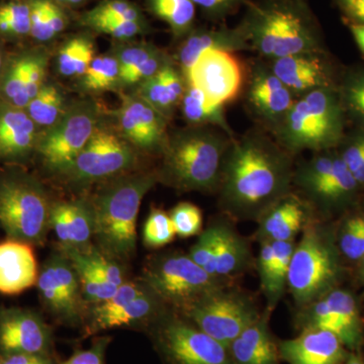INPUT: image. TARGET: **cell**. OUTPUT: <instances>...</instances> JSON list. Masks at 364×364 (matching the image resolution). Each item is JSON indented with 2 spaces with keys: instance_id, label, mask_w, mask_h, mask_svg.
<instances>
[{
  "instance_id": "obj_1",
  "label": "cell",
  "mask_w": 364,
  "mask_h": 364,
  "mask_svg": "<svg viewBox=\"0 0 364 364\" xmlns=\"http://www.w3.org/2000/svg\"><path fill=\"white\" fill-rule=\"evenodd\" d=\"M294 173L291 153L264 134L233 138L223 163L220 207L237 221L258 222L291 193Z\"/></svg>"
},
{
  "instance_id": "obj_2",
  "label": "cell",
  "mask_w": 364,
  "mask_h": 364,
  "mask_svg": "<svg viewBox=\"0 0 364 364\" xmlns=\"http://www.w3.org/2000/svg\"><path fill=\"white\" fill-rule=\"evenodd\" d=\"M239 28L250 48L267 58L322 51L320 32L305 0H262L247 4Z\"/></svg>"
},
{
  "instance_id": "obj_3",
  "label": "cell",
  "mask_w": 364,
  "mask_h": 364,
  "mask_svg": "<svg viewBox=\"0 0 364 364\" xmlns=\"http://www.w3.org/2000/svg\"><path fill=\"white\" fill-rule=\"evenodd\" d=\"M157 174L139 173L111 182L91 202L97 247L119 263L130 260L136 249V218L144 196Z\"/></svg>"
},
{
  "instance_id": "obj_4",
  "label": "cell",
  "mask_w": 364,
  "mask_h": 364,
  "mask_svg": "<svg viewBox=\"0 0 364 364\" xmlns=\"http://www.w3.org/2000/svg\"><path fill=\"white\" fill-rule=\"evenodd\" d=\"M232 140L219 129H191L176 134L165 144L158 178L177 191L215 193Z\"/></svg>"
},
{
  "instance_id": "obj_5",
  "label": "cell",
  "mask_w": 364,
  "mask_h": 364,
  "mask_svg": "<svg viewBox=\"0 0 364 364\" xmlns=\"http://www.w3.org/2000/svg\"><path fill=\"white\" fill-rule=\"evenodd\" d=\"M275 133L279 145L291 154L331 150L343 139V102L332 86L309 91L294 100Z\"/></svg>"
},
{
  "instance_id": "obj_6",
  "label": "cell",
  "mask_w": 364,
  "mask_h": 364,
  "mask_svg": "<svg viewBox=\"0 0 364 364\" xmlns=\"http://www.w3.org/2000/svg\"><path fill=\"white\" fill-rule=\"evenodd\" d=\"M336 237L314 218L301 231L294 248L287 289L298 308L309 305L337 287L341 277Z\"/></svg>"
},
{
  "instance_id": "obj_7",
  "label": "cell",
  "mask_w": 364,
  "mask_h": 364,
  "mask_svg": "<svg viewBox=\"0 0 364 364\" xmlns=\"http://www.w3.org/2000/svg\"><path fill=\"white\" fill-rule=\"evenodd\" d=\"M51 205L36 177L18 167L0 171V228L7 239L43 245L50 230Z\"/></svg>"
},
{
  "instance_id": "obj_8",
  "label": "cell",
  "mask_w": 364,
  "mask_h": 364,
  "mask_svg": "<svg viewBox=\"0 0 364 364\" xmlns=\"http://www.w3.org/2000/svg\"><path fill=\"white\" fill-rule=\"evenodd\" d=\"M141 282L173 312L183 315L210 294L234 284L198 267L188 254L169 252L153 256Z\"/></svg>"
},
{
  "instance_id": "obj_9",
  "label": "cell",
  "mask_w": 364,
  "mask_h": 364,
  "mask_svg": "<svg viewBox=\"0 0 364 364\" xmlns=\"http://www.w3.org/2000/svg\"><path fill=\"white\" fill-rule=\"evenodd\" d=\"M146 332L164 364H236L228 347L173 311Z\"/></svg>"
},
{
  "instance_id": "obj_10",
  "label": "cell",
  "mask_w": 364,
  "mask_h": 364,
  "mask_svg": "<svg viewBox=\"0 0 364 364\" xmlns=\"http://www.w3.org/2000/svg\"><path fill=\"white\" fill-rule=\"evenodd\" d=\"M261 315L251 294L231 284L210 294L182 316L208 336L229 347Z\"/></svg>"
},
{
  "instance_id": "obj_11",
  "label": "cell",
  "mask_w": 364,
  "mask_h": 364,
  "mask_svg": "<svg viewBox=\"0 0 364 364\" xmlns=\"http://www.w3.org/2000/svg\"><path fill=\"white\" fill-rule=\"evenodd\" d=\"M97 112L90 104L66 112L37 143V150L48 168L65 172L97 129Z\"/></svg>"
},
{
  "instance_id": "obj_12",
  "label": "cell",
  "mask_w": 364,
  "mask_h": 364,
  "mask_svg": "<svg viewBox=\"0 0 364 364\" xmlns=\"http://www.w3.org/2000/svg\"><path fill=\"white\" fill-rule=\"evenodd\" d=\"M188 85L203 93L214 107H224L240 95L244 82L243 64L228 50L208 49L186 74Z\"/></svg>"
},
{
  "instance_id": "obj_13",
  "label": "cell",
  "mask_w": 364,
  "mask_h": 364,
  "mask_svg": "<svg viewBox=\"0 0 364 364\" xmlns=\"http://www.w3.org/2000/svg\"><path fill=\"white\" fill-rule=\"evenodd\" d=\"M135 161V152L128 144L112 132L97 130L64 173L76 183H90L123 173Z\"/></svg>"
},
{
  "instance_id": "obj_14",
  "label": "cell",
  "mask_w": 364,
  "mask_h": 364,
  "mask_svg": "<svg viewBox=\"0 0 364 364\" xmlns=\"http://www.w3.org/2000/svg\"><path fill=\"white\" fill-rule=\"evenodd\" d=\"M55 355L54 331L37 311L0 306V355Z\"/></svg>"
},
{
  "instance_id": "obj_15",
  "label": "cell",
  "mask_w": 364,
  "mask_h": 364,
  "mask_svg": "<svg viewBox=\"0 0 364 364\" xmlns=\"http://www.w3.org/2000/svg\"><path fill=\"white\" fill-rule=\"evenodd\" d=\"M279 351L287 364H342L350 356L336 335L321 329L301 330L294 338L280 341Z\"/></svg>"
},
{
  "instance_id": "obj_16",
  "label": "cell",
  "mask_w": 364,
  "mask_h": 364,
  "mask_svg": "<svg viewBox=\"0 0 364 364\" xmlns=\"http://www.w3.org/2000/svg\"><path fill=\"white\" fill-rule=\"evenodd\" d=\"M119 121L126 138L143 150L164 149L167 142L164 116L142 98H127Z\"/></svg>"
},
{
  "instance_id": "obj_17",
  "label": "cell",
  "mask_w": 364,
  "mask_h": 364,
  "mask_svg": "<svg viewBox=\"0 0 364 364\" xmlns=\"http://www.w3.org/2000/svg\"><path fill=\"white\" fill-rule=\"evenodd\" d=\"M313 219L311 205L304 198L289 193L257 222L254 239L259 244L296 240L299 232Z\"/></svg>"
},
{
  "instance_id": "obj_18",
  "label": "cell",
  "mask_w": 364,
  "mask_h": 364,
  "mask_svg": "<svg viewBox=\"0 0 364 364\" xmlns=\"http://www.w3.org/2000/svg\"><path fill=\"white\" fill-rule=\"evenodd\" d=\"M247 97L254 114L274 129L282 123L294 102L293 92L272 69L267 70L262 67L254 70Z\"/></svg>"
},
{
  "instance_id": "obj_19",
  "label": "cell",
  "mask_w": 364,
  "mask_h": 364,
  "mask_svg": "<svg viewBox=\"0 0 364 364\" xmlns=\"http://www.w3.org/2000/svg\"><path fill=\"white\" fill-rule=\"evenodd\" d=\"M39 270L33 246L11 239L0 243V294L16 296L36 286Z\"/></svg>"
},
{
  "instance_id": "obj_20",
  "label": "cell",
  "mask_w": 364,
  "mask_h": 364,
  "mask_svg": "<svg viewBox=\"0 0 364 364\" xmlns=\"http://www.w3.org/2000/svg\"><path fill=\"white\" fill-rule=\"evenodd\" d=\"M37 145L36 124L25 109L0 102V160L26 159Z\"/></svg>"
},
{
  "instance_id": "obj_21",
  "label": "cell",
  "mask_w": 364,
  "mask_h": 364,
  "mask_svg": "<svg viewBox=\"0 0 364 364\" xmlns=\"http://www.w3.org/2000/svg\"><path fill=\"white\" fill-rule=\"evenodd\" d=\"M168 311L169 309L161 299L149 289L147 293L134 299L122 310L107 317L86 323L85 337L119 328L147 331L151 325L154 324L158 318Z\"/></svg>"
},
{
  "instance_id": "obj_22",
  "label": "cell",
  "mask_w": 364,
  "mask_h": 364,
  "mask_svg": "<svg viewBox=\"0 0 364 364\" xmlns=\"http://www.w3.org/2000/svg\"><path fill=\"white\" fill-rule=\"evenodd\" d=\"M272 313L265 310L261 317L229 345L236 364H280L279 343L269 329Z\"/></svg>"
},
{
  "instance_id": "obj_23",
  "label": "cell",
  "mask_w": 364,
  "mask_h": 364,
  "mask_svg": "<svg viewBox=\"0 0 364 364\" xmlns=\"http://www.w3.org/2000/svg\"><path fill=\"white\" fill-rule=\"evenodd\" d=\"M272 71L293 93H306L332 86L329 73L317 54L273 59Z\"/></svg>"
},
{
  "instance_id": "obj_24",
  "label": "cell",
  "mask_w": 364,
  "mask_h": 364,
  "mask_svg": "<svg viewBox=\"0 0 364 364\" xmlns=\"http://www.w3.org/2000/svg\"><path fill=\"white\" fill-rule=\"evenodd\" d=\"M358 188L359 184L353 174L340 154H337L330 176L322 183L303 193L305 196L304 200L313 210L325 213L350 203L358 193Z\"/></svg>"
},
{
  "instance_id": "obj_25",
  "label": "cell",
  "mask_w": 364,
  "mask_h": 364,
  "mask_svg": "<svg viewBox=\"0 0 364 364\" xmlns=\"http://www.w3.org/2000/svg\"><path fill=\"white\" fill-rule=\"evenodd\" d=\"M219 239L214 260L215 277L234 280L247 272L253 257L250 243L229 222L219 221Z\"/></svg>"
},
{
  "instance_id": "obj_26",
  "label": "cell",
  "mask_w": 364,
  "mask_h": 364,
  "mask_svg": "<svg viewBox=\"0 0 364 364\" xmlns=\"http://www.w3.org/2000/svg\"><path fill=\"white\" fill-rule=\"evenodd\" d=\"M213 48L237 52L250 47L238 26L235 28L193 31L188 33L179 50V62L184 76L195 65L202 53Z\"/></svg>"
},
{
  "instance_id": "obj_27",
  "label": "cell",
  "mask_w": 364,
  "mask_h": 364,
  "mask_svg": "<svg viewBox=\"0 0 364 364\" xmlns=\"http://www.w3.org/2000/svg\"><path fill=\"white\" fill-rule=\"evenodd\" d=\"M323 298L338 322L342 343L350 350H358L363 343V324L353 294L346 289L335 287Z\"/></svg>"
},
{
  "instance_id": "obj_28",
  "label": "cell",
  "mask_w": 364,
  "mask_h": 364,
  "mask_svg": "<svg viewBox=\"0 0 364 364\" xmlns=\"http://www.w3.org/2000/svg\"><path fill=\"white\" fill-rule=\"evenodd\" d=\"M181 102L182 112L189 123L203 126L210 124L234 138L233 131L228 124L223 107H214L208 104L200 90L188 85Z\"/></svg>"
},
{
  "instance_id": "obj_29",
  "label": "cell",
  "mask_w": 364,
  "mask_h": 364,
  "mask_svg": "<svg viewBox=\"0 0 364 364\" xmlns=\"http://www.w3.org/2000/svg\"><path fill=\"white\" fill-rule=\"evenodd\" d=\"M273 247V264L272 275L267 289L263 291L267 299V309L269 313L279 306L287 289V277H289V265L296 242H272Z\"/></svg>"
},
{
  "instance_id": "obj_30",
  "label": "cell",
  "mask_w": 364,
  "mask_h": 364,
  "mask_svg": "<svg viewBox=\"0 0 364 364\" xmlns=\"http://www.w3.org/2000/svg\"><path fill=\"white\" fill-rule=\"evenodd\" d=\"M58 249L69 258L77 272L81 291H82L83 299H85L86 305H100L114 296L119 287L109 284L97 277L86 265L77 251L74 249Z\"/></svg>"
},
{
  "instance_id": "obj_31",
  "label": "cell",
  "mask_w": 364,
  "mask_h": 364,
  "mask_svg": "<svg viewBox=\"0 0 364 364\" xmlns=\"http://www.w3.org/2000/svg\"><path fill=\"white\" fill-rule=\"evenodd\" d=\"M151 11L165 21L176 37L191 33L196 18L193 0H147Z\"/></svg>"
},
{
  "instance_id": "obj_32",
  "label": "cell",
  "mask_w": 364,
  "mask_h": 364,
  "mask_svg": "<svg viewBox=\"0 0 364 364\" xmlns=\"http://www.w3.org/2000/svg\"><path fill=\"white\" fill-rule=\"evenodd\" d=\"M65 208L69 246L62 249H83L91 245L95 236V217L91 203L83 200L65 202Z\"/></svg>"
},
{
  "instance_id": "obj_33",
  "label": "cell",
  "mask_w": 364,
  "mask_h": 364,
  "mask_svg": "<svg viewBox=\"0 0 364 364\" xmlns=\"http://www.w3.org/2000/svg\"><path fill=\"white\" fill-rule=\"evenodd\" d=\"M95 59V46L87 37L69 40L59 52V70L65 76L85 75Z\"/></svg>"
},
{
  "instance_id": "obj_34",
  "label": "cell",
  "mask_w": 364,
  "mask_h": 364,
  "mask_svg": "<svg viewBox=\"0 0 364 364\" xmlns=\"http://www.w3.org/2000/svg\"><path fill=\"white\" fill-rule=\"evenodd\" d=\"M26 111L36 124L54 126L63 114V97L55 86L44 85Z\"/></svg>"
},
{
  "instance_id": "obj_35",
  "label": "cell",
  "mask_w": 364,
  "mask_h": 364,
  "mask_svg": "<svg viewBox=\"0 0 364 364\" xmlns=\"http://www.w3.org/2000/svg\"><path fill=\"white\" fill-rule=\"evenodd\" d=\"M28 55L18 57L7 65L0 78V95L2 102L26 109L25 92Z\"/></svg>"
},
{
  "instance_id": "obj_36",
  "label": "cell",
  "mask_w": 364,
  "mask_h": 364,
  "mask_svg": "<svg viewBox=\"0 0 364 364\" xmlns=\"http://www.w3.org/2000/svg\"><path fill=\"white\" fill-rule=\"evenodd\" d=\"M74 250L77 251L86 265L105 282L117 287L122 286L127 282L126 272L121 263L105 255L93 244L86 248Z\"/></svg>"
},
{
  "instance_id": "obj_37",
  "label": "cell",
  "mask_w": 364,
  "mask_h": 364,
  "mask_svg": "<svg viewBox=\"0 0 364 364\" xmlns=\"http://www.w3.org/2000/svg\"><path fill=\"white\" fill-rule=\"evenodd\" d=\"M339 252L346 259L359 262L364 256V214L352 215L345 220L336 236Z\"/></svg>"
},
{
  "instance_id": "obj_38",
  "label": "cell",
  "mask_w": 364,
  "mask_h": 364,
  "mask_svg": "<svg viewBox=\"0 0 364 364\" xmlns=\"http://www.w3.org/2000/svg\"><path fill=\"white\" fill-rule=\"evenodd\" d=\"M176 236L168 213L162 208H152L143 228L144 245L152 249L164 247L171 243Z\"/></svg>"
},
{
  "instance_id": "obj_39",
  "label": "cell",
  "mask_w": 364,
  "mask_h": 364,
  "mask_svg": "<svg viewBox=\"0 0 364 364\" xmlns=\"http://www.w3.org/2000/svg\"><path fill=\"white\" fill-rule=\"evenodd\" d=\"M148 291H149V289L146 287L144 282H129V280H127L124 284L117 287L116 293H114L112 298L105 301V303L100 304V305L93 306V308L88 312L86 323L107 317V316L111 315V314L122 310L124 306L129 305L131 301H133L134 299L143 296Z\"/></svg>"
},
{
  "instance_id": "obj_40",
  "label": "cell",
  "mask_w": 364,
  "mask_h": 364,
  "mask_svg": "<svg viewBox=\"0 0 364 364\" xmlns=\"http://www.w3.org/2000/svg\"><path fill=\"white\" fill-rule=\"evenodd\" d=\"M83 85L86 90H105L112 87L119 79V61L111 56H100L93 59L85 72Z\"/></svg>"
},
{
  "instance_id": "obj_41",
  "label": "cell",
  "mask_w": 364,
  "mask_h": 364,
  "mask_svg": "<svg viewBox=\"0 0 364 364\" xmlns=\"http://www.w3.org/2000/svg\"><path fill=\"white\" fill-rule=\"evenodd\" d=\"M219 239V223L203 230L195 245L189 249L188 256L198 267L203 268L210 275H214V260Z\"/></svg>"
},
{
  "instance_id": "obj_42",
  "label": "cell",
  "mask_w": 364,
  "mask_h": 364,
  "mask_svg": "<svg viewBox=\"0 0 364 364\" xmlns=\"http://www.w3.org/2000/svg\"><path fill=\"white\" fill-rule=\"evenodd\" d=\"M170 219L176 230V236L191 238L203 231V213L193 203H178L169 213Z\"/></svg>"
},
{
  "instance_id": "obj_43",
  "label": "cell",
  "mask_w": 364,
  "mask_h": 364,
  "mask_svg": "<svg viewBox=\"0 0 364 364\" xmlns=\"http://www.w3.org/2000/svg\"><path fill=\"white\" fill-rule=\"evenodd\" d=\"M139 92H140L139 97L142 98L164 117L171 112L174 105H176L163 81L160 71L156 75L144 80Z\"/></svg>"
},
{
  "instance_id": "obj_44",
  "label": "cell",
  "mask_w": 364,
  "mask_h": 364,
  "mask_svg": "<svg viewBox=\"0 0 364 364\" xmlns=\"http://www.w3.org/2000/svg\"><path fill=\"white\" fill-rule=\"evenodd\" d=\"M112 18L132 21H145L140 11L124 0H107L86 14L85 21Z\"/></svg>"
},
{
  "instance_id": "obj_45",
  "label": "cell",
  "mask_w": 364,
  "mask_h": 364,
  "mask_svg": "<svg viewBox=\"0 0 364 364\" xmlns=\"http://www.w3.org/2000/svg\"><path fill=\"white\" fill-rule=\"evenodd\" d=\"M85 23L98 32L107 33L112 38L121 40L130 39L145 30V21L102 18V20L86 21Z\"/></svg>"
},
{
  "instance_id": "obj_46",
  "label": "cell",
  "mask_w": 364,
  "mask_h": 364,
  "mask_svg": "<svg viewBox=\"0 0 364 364\" xmlns=\"http://www.w3.org/2000/svg\"><path fill=\"white\" fill-rule=\"evenodd\" d=\"M0 18H4L11 28V36L31 33V6L26 2L11 1L0 6Z\"/></svg>"
},
{
  "instance_id": "obj_47",
  "label": "cell",
  "mask_w": 364,
  "mask_h": 364,
  "mask_svg": "<svg viewBox=\"0 0 364 364\" xmlns=\"http://www.w3.org/2000/svg\"><path fill=\"white\" fill-rule=\"evenodd\" d=\"M31 35L33 39L46 42L55 37L50 25L49 0H31Z\"/></svg>"
},
{
  "instance_id": "obj_48",
  "label": "cell",
  "mask_w": 364,
  "mask_h": 364,
  "mask_svg": "<svg viewBox=\"0 0 364 364\" xmlns=\"http://www.w3.org/2000/svg\"><path fill=\"white\" fill-rule=\"evenodd\" d=\"M45 72V59L40 55H28L25 92H23L26 107L44 85Z\"/></svg>"
},
{
  "instance_id": "obj_49",
  "label": "cell",
  "mask_w": 364,
  "mask_h": 364,
  "mask_svg": "<svg viewBox=\"0 0 364 364\" xmlns=\"http://www.w3.org/2000/svg\"><path fill=\"white\" fill-rule=\"evenodd\" d=\"M359 186H364V135L356 136L340 154Z\"/></svg>"
},
{
  "instance_id": "obj_50",
  "label": "cell",
  "mask_w": 364,
  "mask_h": 364,
  "mask_svg": "<svg viewBox=\"0 0 364 364\" xmlns=\"http://www.w3.org/2000/svg\"><path fill=\"white\" fill-rule=\"evenodd\" d=\"M111 337L102 336L93 340L88 349L77 350L58 364H105V351L111 342Z\"/></svg>"
},
{
  "instance_id": "obj_51",
  "label": "cell",
  "mask_w": 364,
  "mask_h": 364,
  "mask_svg": "<svg viewBox=\"0 0 364 364\" xmlns=\"http://www.w3.org/2000/svg\"><path fill=\"white\" fill-rule=\"evenodd\" d=\"M155 51L153 48L147 46H135V47L127 48L119 55V80L124 81L128 77L131 72L135 70L136 67L144 63L146 60L149 59Z\"/></svg>"
},
{
  "instance_id": "obj_52",
  "label": "cell",
  "mask_w": 364,
  "mask_h": 364,
  "mask_svg": "<svg viewBox=\"0 0 364 364\" xmlns=\"http://www.w3.org/2000/svg\"><path fill=\"white\" fill-rule=\"evenodd\" d=\"M193 1L196 6L202 7L208 16L221 18L229 16L243 4H247L249 0H193Z\"/></svg>"
},
{
  "instance_id": "obj_53",
  "label": "cell",
  "mask_w": 364,
  "mask_h": 364,
  "mask_svg": "<svg viewBox=\"0 0 364 364\" xmlns=\"http://www.w3.org/2000/svg\"><path fill=\"white\" fill-rule=\"evenodd\" d=\"M167 64H164L161 55L157 51L146 60L140 66L136 67L135 70L129 74L128 77L123 81L126 85H134V83L140 82L146 79L156 75L158 72L161 71Z\"/></svg>"
},
{
  "instance_id": "obj_54",
  "label": "cell",
  "mask_w": 364,
  "mask_h": 364,
  "mask_svg": "<svg viewBox=\"0 0 364 364\" xmlns=\"http://www.w3.org/2000/svg\"><path fill=\"white\" fill-rule=\"evenodd\" d=\"M55 355L45 354H9L0 355V364H58Z\"/></svg>"
},
{
  "instance_id": "obj_55",
  "label": "cell",
  "mask_w": 364,
  "mask_h": 364,
  "mask_svg": "<svg viewBox=\"0 0 364 364\" xmlns=\"http://www.w3.org/2000/svg\"><path fill=\"white\" fill-rule=\"evenodd\" d=\"M343 97V105H346L356 117L364 121V92L345 87Z\"/></svg>"
},
{
  "instance_id": "obj_56",
  "label": "cell",
  "mask_w": 364,
  "mask_h": 364,
  "mask_svg": "<svg viewBox=\"0 0 364 364\" xmlns=\"http://www.w3.org/2000/svg\"><path fill=\"white\" fill-rule=\"evenodd\" d=\"M48 11H49L50 25H51L53 33L56 36L63 32L67 21L65 14L62 11V9L56 6L52 0H49Z\"/></svg>"
},
{
  "instance_id": "obj_57",
  "label": "cell",
  "mask_w": 364,
  "mask_h": 364,
  "mask_svg": "<svg viewBox=\"0 0 364 364\" xmlns=\"http://www.w3.org/2000/svg\"><path fill=\"white\" fill-rule=\"evenodd\" d=\"M345 16L351 23H364V0H356Z\"/></svg>"
},
{
  "instance_id": "obj_58",
  "label": "cell",
  "mask_w": 364,
  "mask_h": 364,
  "mask_svg": "<svg viewBox=\"0 0 364 364\" xmlns=\"http://www.w3.org/2000/svg\"><path fill=\"white\" fill-rule=\"evenodd\" d=\"M350 31L359 49L364 54V23H350Z\"/></svg>"
},
{
  "instance_id": "obj_59",
  "label": "cell",
  "mask_w": 364,
  "mask_h": 364,
  "mask_svg": "<svg viewBox=\"0 0 364 364\" xmlns=\"http://www.w3.org/2000/svg\"><path fill=\"white\" fill-rule=\"evenodd\" d=\"M356 0H337L340 9H341V11H343L344 14H347V11L351 9V6H353L354 2Z\"/></svg>"
},
{
  "instance_id": "obj_60",
  "label": "cell",
  "mask_w": 364,
  "mask_h": 364,
  "mask_svg": "<svg viewBox=\"0 0 364 364\" xmlns=\"http://www.w3.org/2000/svg\"><path fill=\"white\" fill-rule=\"evenodd\" d=\"M342 364H364V360L359 354H350L348 359Z\"/></svg>"
},
{
  "instance_id": "obj_61",
  "label": "cell",
  "mask_w": 364,
  "mask_h": 364,
  "mask_svg": "<svg viewBox=\"0 0 364 364\" xmlns=\"http://www.w3.org/2000/svg\"><path fill=\"white\" fill-rule=\"evenodd\" d=\"M358 279L360 280L361 284L364 287V256L358 262Z\"/></svg>"
},
{
  "instance_id": "obj_62",
  "label": "cell",
  "mask_w": 364,
  "mask_h": 364,
  "mask_svg": "<svg viewBox=\"0 0 364 364\" xmlns=\"http://www.w3.org/2000/svg\"><path fill=\"white\" fill-rule=\"evenodd\" d=\"M56 1L61 2V4H71V6H76V4H81L85 0H56Z\"/></svg>"
},
{
  "instance_id": "obj_63",
  "label": "cell",
  "mask_w": 364,
  "mask_h": 364,
  "mask_svg": "<svg viewBox=\"0 0 364 364\" xmlns=\"http://www.w3.org/2000/svg\"><path fill=\"white\" fill-rule=\"evenodd\" d=\"M2 69H4V56H2V53L0 51V73H1Z\"/></svg>"
}]
</instances>
